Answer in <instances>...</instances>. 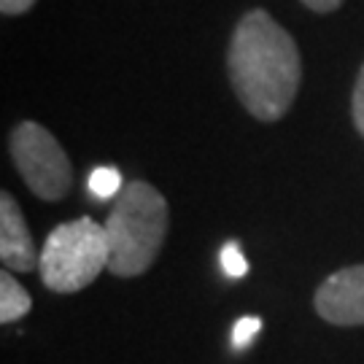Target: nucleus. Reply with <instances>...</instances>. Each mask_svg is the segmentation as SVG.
I'll use <instances>...</instances> for the list:
<instances>
[{"label":"nucleus","instance_id":"nucleus-8","mask_svg":"<svg viewBox=\"0 0 364 364\" xmlns=\"http://www.w3.org/2000/svg\"><path fill=\"white\" fill-rule=\"evenodd\" d=\"M124 183H122V173L117 168H97L90 176V192L97 200H111L114 195H122Z\"/></svg>","mask_w":364,"mask_h":364},{"label":"nucleus","instance_id":"nucleus-12","mask_svg":"<svg viewBox=\"0 0 364 364\" xmlns=\"http://www.w3.org/2000/svg\"><path fill=\"white\" fill-rule=\"evenodd\" d=\"M36 6V0H0V11L6 16H19V14L30 11Z\"/></svg>","mask_w":364,"mask_h":364},{"label":"nucleus","instance_id":"nucleus-9","mask_svg":"<svg viewBox=\"0 0 364 364\" xmlns=\"http://www.w3.org/2000/svg\"><path fill=\"white\" fill-rule=\"evenodd\" d=\"M262 329V318L257 316H243V318H237L232 326V348L235 351H240V348H248L254 338L259 335Z\"/></svg>","mask_w":364,"mask_h":364},{"label":"nucleus","instance_id":"nucleus-1","mask_svg":"<svg viewBox=\"0 0 364 364\" xmlns=\"http://www.w3.org/2000/svg\"><path fill=\"white\" fill-rule=\"evenodd\" d=\"M227 73L235 95L259 122L287 117L302 81V57L294 38L264 9H254L235 25L227 49Z\"/></svg>","mask_w":364,"mask_h":364},{"label":"nucleus","instance_id":"nucleus-3","mask_svg":"<svg viewBox=\"0 0 364 364\" xmlns=\"http://www.w3.org/2000/svg\"><path fill=\"white\" fill-rule=\"evenodd\" d=\"M105 227L84 216L54 227L38 254V273L43 287L57 294H76L108 270Z\"/></svg>","mask_w":364,"mask_h":364},{"label":"nucleus","instance_id":"nucleus-5","mask_svg":"<svg viewBox=\"0 0 364 364\" xmlns=\"http://www.w3.org/2000/svg\"><path fill=\"white\" fill-rule=\"evenodd\" d=\"M313 308L326 324L362 326L364 324V264H351L332 273L316 289Z\"/></svg>","mask_w":364,"mask_h":364},{"label":"nucleus","instance_id":"nucleus-4","mask_svg":"<svg viewBox=\"0 0 364 364\" xmlns=\"http://www.w3.org/2000/svg\"><path fill=\"white\" fill-rule=\"evenodd\" d=\"M11 159L27 189L38 200L57 203L73 186V165L65 149L38 122H19L11 132Z\"/></svg>","mask_w":364,"mask_h":364},{"label":"nucleus","instance_id":"nucleus-6","mask_svg":"<svg viewBox=\"0 0 364 364\" xmlns=\"http://www.w3.org/2000/svg\"><path fill=\"white\" fill-rule=\"evenodd\" d=\"M0 262L14 273H33L38 267V254L25 213L9 192L0 195Z\"/></svg>","mask_w":364,"mask_h":364},{"label":"nucleus","instance_id":"nucleus-7","mask_svg":"<svg viewBox=\"0 0 364 364\" xmlns=\"http://www.w3.org/2000/svg\"><path fill=\"white\" fill-rule=\"evenodd\" d=\"M30 308H33L30 294L16 284V278H11V270L3 267V273H0V321L14 324V321L25 318Z\"/></svg>","mask_w":364,"mask_h":364},{"label":"nucleus","instance_id":"nucleus-2","mask_svg":"<svg viewBox=\"0 0 364 364\" xmlns=\"http://www.w3.org/2000/svg\"><path fill=\"white\" fill-rule=\"evenodd\" d=\"M168 224V200L156 186L149 181L124 183L117 205L103 224L111 251L108 273L117 278L144 275L162 251Z\"/></svg>","mask_w":364,"mask_h":364},{"label":"nucleus","instance_id":"nucleus-13","mask_svg":"<svg viewBox=\"0 0 364 364\" xmlns=\"http://www.w3.org/2000/svg\"><path fill=\"white\" fill-rule=\"evenodd\" d=\"M302 6H308L311 11L316 14H329V11H338L343 6V0H299Z\"/></svg>","mask_w":364,"mask_h":364},{"label":"nucleus","instance_id":"nucleus-10","mask_svg":"<svg viewBox=\"0 0 364 364\" xmlns=\"http://www.w3.org/2000/svg\"><path fill=\"white\" fill-rule=\"evenodd\" d=\"M221 267H224V273L230 275V278H243L248 273V262L235 240H230L227 246L221 248Z\"/></svg>","mask_w":364,"mask_h":364},{"label":"nucleus","instance_id":"nucleus-11","mask_svg":"<svg viewBox=\"0 0 364 364\" xmlns=\"http://www.w3.org/2000/svg\"><path fill=\"white\" fill-rule=\"evenodd\" d=\"M351 119L353 127L359 130V135L364 138V63L359 68V76H356V84H353V95H351Z\"/></svg>","mask_w":364,"mask_h":364}]
</instances>
